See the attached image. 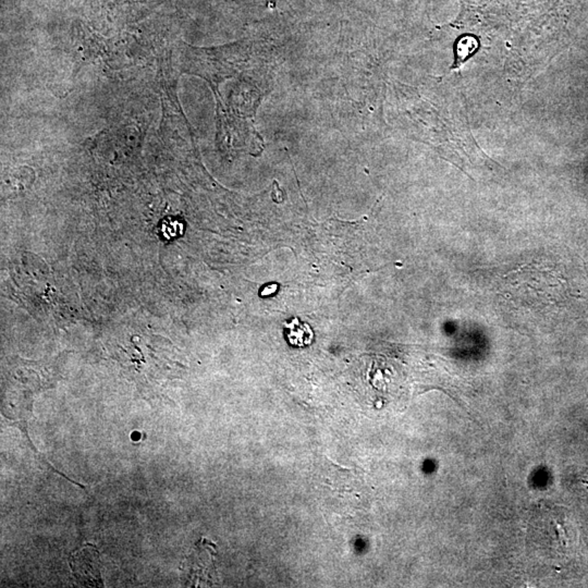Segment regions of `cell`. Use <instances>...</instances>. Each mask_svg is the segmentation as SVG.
<instances>
[{
    "instance_id": "cell-2",
    "label": "cell",
    "mask_w": 588,
    "mask_h": 588,
    "mask_svg": "<svg viewBox=\"0 0 588 588\" xmlns=\"http://www.w3.org/2000/svg\"><path fill=\"white\" fill-rule=\"evenodd\" d=\"M277 289L278 285H274V283H272V285H266V287L263 289V291H261V296H272V294H274V293L277 291Z\"/></svg>"
},
{
    "instance_id": "cell-1",
    "label": "cell",
    "mask_w": 588,
    "mask_h": 588,
    "mask_svg": "<svg viewBox=\"0 0 588 588\" xmlns=\"http://www.w3.org/2000/svg\"><path fill=\"white\" fill-rule=\"evenodd\" d=\"M287 330V339L292 344L298 346H306L313 341V331L309 325L301 322L298 318L285 324Z\"/></svg>"
}]
</instances>
